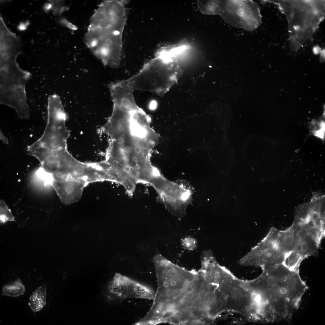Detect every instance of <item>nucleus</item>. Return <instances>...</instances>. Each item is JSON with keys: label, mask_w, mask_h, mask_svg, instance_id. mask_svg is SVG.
<instances>
[{"label": "nucleus", "mask_w": 325, "mask_h": 325, "mask_svg": "<svg viewBox=\"0 0 325 325\" xmlns=\"http://www.w3.org/2000/svg\"><path fill=\"white\" fill-rule=\"evenodd\" d=\"M321 51V49L318 47H315L313 48V52L315 54L319 53Z\"/></svg>", "instance_id": "24"}, {"label": "nucleus", "mask_w": 325, "mask_h": 325, "mask_svg": "<svg viewBox=\"0 0 325 325\" xmlns=\"http://www.w3.org/2000/svg\"><path fill=\"white\" fill-rule=\"evenodd\" d=\"M150 185L156 192L159 201L170 213L180 218L185 215L192 198L190 190L168 180L161 173L153 179Z\"/></svg>", "instance_id": "7"}, {"label": "nucleus", "mask_w": 325, "mask_h": 325, "mask_svg": "<svg viewBox=\"0 0 325 325\" xmlns=\"http://www.w3.org/2000/svg\"><path fill=\"white\" fill-rule=\"evenodd\" d=\"M299 228V240L292 251L302 260L309 256H317L320 245L311 235Z\"/></svg>", "instance_id": "14"}, {"label": "nucleus", "mask_w": 325, "mask_h": 325, "mask_svg": "<svg viewBox=\"0 0 325 325\" xmlns=\"http://www.w3.org/2000/svg\"><path fill=\"white\" fill-rule=\"evenodd\" d=\"M222 284L223 286L225 289L228 290L227 291L224 290L222 288L221 286V289L222 293H227V294L225 293L223 294V295L227 294V295H228V300H227V301L228 302V305L230 304V306L232 305L233 308H234V305H235V308H236L237 307V303L238 308L240 307H240V306L239 302H240V304L241 303L242 304L243 303L245 304L242 302V301L244 302L245 300H247L245 299V298L247 297V296L245 294L246 293L245 291L242 288L238 285H236L235 284H231L230 285L228 284L229 286H228V289H226V288L224 286L222 282ZM240 305L242 307L241 304Z\"/></svg>", "instance_id": "17"}, {"label": "nucleus", "mask_w": 325, "mask_h": 325, "mask_svg": "<svg viewBox=\"0 0 325 325\" xmlns=\"http://www.w3.org/2000/svg\"><path fill=\"white\" fill-rule=\"evenodd\" d=\"M255 283V289L260 299L265 320L288 322L297 309L308 287L299 271L290 269L283 264L263 269Z\"/></svg>", "instance_id": "2"}, {"label": "nucleus", "mask_w": 325, "mask_h": 325, "mask_svg": "<svg viewBox=\"0 0 325 325\" xmlns=\"http://www.w3.org/2000/svg\"><path fill=\"white\" fill-rule=\"evenodd\" d=\"M0 212L1 224H3L8 221H14V217L11 210L4 201L2 200L0 201Z\"/></svg>", "instance_id": "20"}, {"label": "nucleus", "mask_w": 325, "mask_h": 325, "mask_svg": "<svg viewBox=\"0 0 325 325\" xmlns=\"http://www.w3.org/2000/svg\"><path fill=\"white\" fill-rule=\"evenodd\" d=\"M299 228L293 222L292 225L283 230H278V237L281 247L286 254L293 250L299 240Z\"/></svg>", "instance_id": "15"}, {"label": "nucleus", "mask_w": 325, "mask_h": 325, "mask_svg": "<svg viewBox=\"0 0 325 325\" xmlns=\"http://www.w3.org/2000/svg\"><path fill=\"white\" fill-rule=\"evenodd\" d=\"M99 17L101 19H103L105 17L103 13L100 14L99 15Z\"/></svg>", "instance_id": "27"}, {"label": "nucleus", "mask_w": 325, "mask_h": 325, "mask_svg": "<svg viewBox=\"0 0 325 325\" xmlns=\"http://www.w3.org/2000/svg\"><path fill=\"white\" fill-rule=\"evenodd\" d=\"M178 57L159 50L155 58L123 82L133 91H147L162 96L177 81L180 72Z\"/></svg>", "instance_id": "4"}, {"label": "nucleus", "mask_w": 325, "mask_h": 325, "mask_svg": "<svg viewBox=\"0 0 325 325\" xmlns=\"http://www.w3.org/2000/svg\"><path fill=\"white\" fill-rule=\"evenodd\" d=\"M47 299V287L43 284L38 286L32 292L30 297L28 305L33 312L40 311L46 305Z\"/></svg>", "instance_id": "16"}, {"label": "nucleus", "mask_w": 325, "mask_h": 325, "mask_svg": "<svg viewBox=\"0 0 325 325\" xmlns=\"http://www.w3.org/2000/svg\"><path fill=\"white\" fill-rule=\"evenodd\" d=\"M156 102H155L154 101H153L152 102V103H151L150 105L151 108L152 109L156 107Z\"/></svg>", "instance_id": "26"}, {"label": "nucleus", "mask_w": 325, "mask_h": 325, "mask_svg": "<svg viewBox=\"0 0 325 325\" xmlns=\"http://www.w3.org/2000/svg\"><path fill=\"white\" fill-rule=\"evenodd\" d=\"M0 139L5 144H8L9 142L8 138L4 135L1 130L0 132Z\"/></svg>", "instance_id": "22"}, {"label": "nucleus", "mask_w": 325, "mask_h": 325, "mask_svg": "<svg viewBox=\"0 0 325 325\" xmlns=\"http://www.w3.org/2000/svg\"><path fill=\"white\" fill-rule=\"evenodd\" d=\"M8 45L0 48V103L14 109L18 117L29 118L26 85L30 73L22 69L16 62L19 50Z\"/></svg>", "instance_id": "3"}, {"label": "nucleus", "mask_w": 325, "mask_h": 325, "mask_svg": "<svg viewBox=\"0 0 325 325\" xmlns=\"http://www.w3.org/2000/svg\"><path fill=\"white\" fill-rule=\"evenodd\" d=\"M27 24L23 23H21L18 26V28L19 29L21 30H25L27 26Z\"/></svg>", "instance_id": "23"}, {"label": "nucleus", "mask_w": 325, "mask_h": 325, "mask_svg": "<svg viewBox=\"0 0 325 325\" xmlns=\"http://www.w3.org/2000/svg\"><path fill=\"white\" fill-rule=\"evenodd\" d=\"M324 57H325V52H324V50H323L322 52H321V58L322 59H323L324 58Z\"/></svg>", "instance_id": "28"}, {"label": "nucleus", "mask_w": 325, "mask_h": 325, "mask_svg": "<svg viewBox=\"0 0 325 325\" xmlns=\"http://www.w3.org/2000/svg\"><path fill=\"white\" fill-rule=\"evenodd\" d=\"M280 1L276 3L287 17L291 42L293 48L300 47L311 36L324 16L323 1Z\"/></svg>", "instance_id": "5"}, {"label": "nucleus", "mask_w": 325, "mask_h": 325, "mask_svg": "<svg viewBox=\"0 0 325 325\" xmlns=\"http://www.w3.org/2000/svg\"><path fill=\"white\" fill-rule=\"evenodd\" d=\"M51 4L49 3L45 4L44 7V8L45 10H48L51 8Z\"/></svg>", "instance_id": "25"}, {"label": "nucleus", "mask_w": 325, "mask_h": 325, "mask_svg": "<svg viewBox=\"0 0 325 325\" xmlns=\"http://www.w3.org/2000/svg\"><path fill=\"white\" fill-rule=\"evenodd\" d=\"M311 134L323 139L325 135V122L323 120H314L310 126Z\"/></svg>", "instance_id": "19"}, {"label": "nucleus", "mask_w": 325, "mask_h": 325, "mask_svg": "<svg viewBox=\"0 0 325 325\" xmlns=\"http://www.w3.org/2000/svg\"><path fill=\"white\" fill-rule=\"evenodd\" d=\"M182 244L185 249L189 250H193L197 246V241L196 239L192 237H187L183 239Z\"/></svg>", "instance_id": "21"}, {"label": "nucleus", "mask_w": 325, "mask_h": 325, "mask_svg": "<svg viewBox=\"0 0 325 325\" xmlns=\"http://www.w3.org/2000/svg\"><path fill=\"white\" fill-rule=\"evenodd\" d=\"M97 44V42L96 40L94 41L91 43V45L92 46H95Z\"/></svg>", "instance_id": "29"}, {"label": "nucleus", "mask_w": 325, "mask_h": 325, "mask_svg": "<svg viewBox=\"0 0 325 325\" xmlns=\"http://www.w3.org/2000/svg\"><path fill=\"white\" fill-rule=\"evenodd\" d=\"M221 285V282H220V288H221V285ZM222 295H223V294H222ZM223 302H224V303L223 296Z\"/></svg>", "instance_id": "32"}, {"label": "nucleus", "mask_w": 325, "mask_h": 325, "mask_svg": "<svg viewBox=\"0 0 325 325\" xmlns=\"http://www.w3.org/2000/svg\"><path fill=\"white\" fill-rule=\"evenodd\" d=\"M115 104L123 110L131 112L139 109L135 101L133 91L123 81L112 82L108 85Z\"/></svg>", "instance_id": "13"}, {"label": "nucleus", "mask_w": 325, "mask_h": 325, "mask_svg": "<svg viewBox=\"0 0 325 325\" xmlns=\"http://www.w3.org/2000/svg\"><path fill=\"white\" fill-rule=\"evenodd\" d=\"M113 105L112 114L103 128L112 140H118L130 132L131 112L123 110L115 104Z\"/></svg>", "instance_id": "11"}, {"label": "nucleus", "mask_w": 325, "mask_h": 325, "mask_svg": "<svg viewBox=\"0 0 325 325\" xmlns=\"http://www.w3.org/2000/svg\"><path fill=\"white\" fill-rule=\"evenodd\" d=\"M67 115L62 102L57 100L49 101L46 126L41 137L29 146V148L38 153L57 154L67 149V140L69 132L67 129Z\"/></svg>", "instance_id": "6"}, {"label": "nucleus", "mask_w": 325, "mask_h": 325, "mask_svg": "<svg viewBox=\"0 0 325 325\" xmlns=\"http://www.w3.org/2000/svg\"><path fill=\"white\" fill-rule=\"evenodd\" d=\"M114 278L113 291L118 303L127 298L154 299L155 293L150 288L119 273Z\"/></svg>", "instance_id": "10"}, {"label": "nucleus", "mask_w": 325, "mask_h": 325, "mask_svg": "<svg viewBox=\"0 0 325 325\" xmlns=\"http://www.w3.org/2000/svg\"><path fill=\"white\" fill-rule=\"evenodd\" d=\"M153 260L157 288L151 307L141 319L142 323L206 324L211 284L202 272L180 267L160 254Z\"/></svg>", "instance_id": "1"}, {"label": "nucleus", "mask_w": 325, "mask_h": 325, "mask_svg": "<svg viewBox=\"0 0 325 325\" xmlns=\"http://www.w3.org/2000/svg\"><path fill=\"white\" fill-rule=\"evenodd\" d=\"M278 230L271 228L266 236L240 260V263L262 268L283 264L286 253L279 240Z\"/></svg>", "instance_id": "8"}, {"label": "nucleus", "mask_w": 325, "mask_h": 325, "mask_svg": "<svg viewBox=\"0 0 325 325\" xmlns=\"http://www.w3.org/2000/svg\"><path fill=\"white\" fill-rule=\"evenodd\" d=\"M106 43L108 45H110L112 43L111 40L110 39L107 40L106 41Z\"/></svg>", "instance_id": "30"}, {"label": "nucleus", "mask_w": 325, "mask_h": 325, "mask_svg": "<svg viewBox=\"0 0 325 325\" xmlns=\"http://www.w3.org/2000/svg\"><path fill=\"white\" fill-rule=\"evenodd\" d=\"M114 33L115 35H118L119 34V32L117 31H115L114 32Z\"/></svg>", "instance_id": "31"}, {"label": "nucleus", "mask_w": 325, "mask_h": 325, "mask_svg": "<svg viewBox=\"0 0 325 325\" xmlns=\"http://www.w3.org/2000/svg\"><path fill=\"white\" fill-rule=\"evenodd\" d=\"M50 184L55 190L61 202L66 205L76 203L80 199L84 187L87 184L79 180H53Z\"/></svg>", "instance_id": "12"}, {"label": "nucleus", "mask_w": 325, "mask_h": 325, "mask_svg": "<svg viewBox=\"0 0 325 325\" xmlns=\"http://www.w3.org/2000/svg\"><path fill=\"white\" fill-rule=\"evenodd\" d=\"M293 222L312 236L320 245L325 234L323 205L311 203L299 207Z\"/></svg>", "instance_id": "9"}, {"label": "nucleus", "mask_w": 325, "mask_h": 325, "mask_svg": "<svg viewBox=\"0 0 325 325\" xmlns=\"http://www.w3.org/2000/svg\"><path fill=\"white\" fill-rule=\"evenodd\" d=\"M25 287L19 279L4 285L2 293L3 295L11 297H17L23 295L25 292Z\"/></svg>", "instance_id": "18"}]
</instances>
